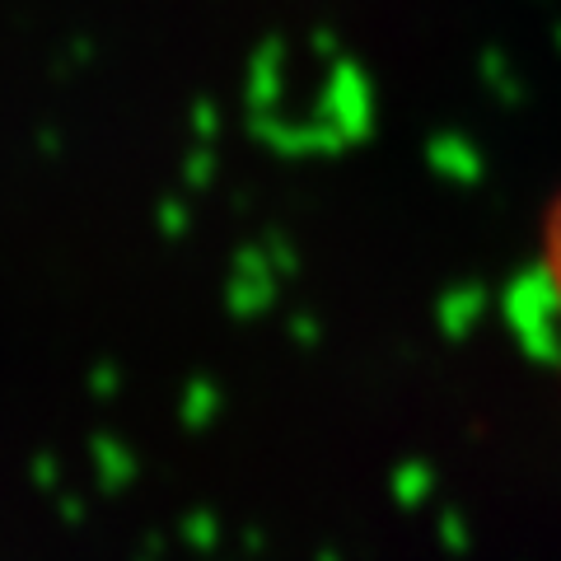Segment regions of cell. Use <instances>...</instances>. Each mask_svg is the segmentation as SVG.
<instances>
[{
    "instance_id": "1",
    "label": "cell",
    "mask_w": 561,
    "mask_h": 561,
    "mask_svg": "<svg viewBox=\"0 0 561 561\" xmlns=\"http://www.w3.org/2000/svg\"><path fill=\"white\" fill-rule=\"evenodd\" d=\"M538 286H542V300H548V313L561 337V183L538 220Z\"/></svg>"
}]
</instances>
